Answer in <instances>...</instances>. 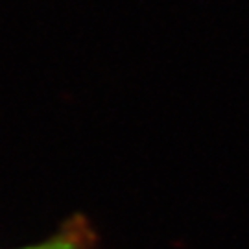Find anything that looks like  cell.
<instances>
[{"mask_svg": "<svg viewBox=\"0 0 249 249\" xmlns=\"http://www.w3.org/2000/svg\"><path fill=\"white\" fill-rule=\"evenodd\" d=\"M13 249H100V236L85 214L74 213L46 238Z\"/></svg>", "mask_w": 249, "mask_h": 249, "instance_id": "6da1fadb", "label": "cell"}]
</instances>
